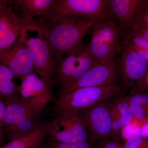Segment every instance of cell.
Returning a JSON list of instances; mask_svg holds the SVG:
<instances>
[{
	"mask_svg": "<svg viewBox=\"0 0 148 148\" xmlns=\"http://www.w3.org/2000/svg\"><path fill=\"white\" fill-rule=\"evenodd\" d=\"M95 21L90 17L72 15L35 21L42 29L52 55L58 61L82 42Z\"/></svg>",
	"mask_w": 148,
	"mask_h": 148,
	"instance_id": "cell-1",
	"label": "cell"
},
{
	"mask_svg": "<svg viewBox=\"0 0 148 148\" xmlns=\"http://www.w3.org/2000/svg\"><path fill=\"white\" fill-rule=\"evenodd\" d=\"M88 49L90 56L101 63L114 61L121 53L123 41L122 32L112 19L96 20L89 32Z\"/></svg>",
	"mask_w": 148,
	"mask_h": 148,
	"instance_id": "cell-2",
	"label": "cell"
},
{
	"mask_svg": "<svg viewBox=\"0 0 148 148\" xmlns=\"http://www.w3.org/2000/svg\"><path fill=\"white\" fill-rule=\"evenodd\" d=\"M100 63L90 56L88 43L82 42L57 61L52 77L53 86L58 88L59 92H62Z\"/></svg>",
	"mask_w": 148,
	"mask_h": 148,
	"instance_id": "cell-3",
	"label": "cell"
},
{
	"mask_svg": "<svg viewBox=\"0 0 148 148\" xmlns=\"http://www.w3.org/2000/svg\"><path fill=\"white\" fill-rule=\"evenodd\" d=\"M20 37L26 43L32 57L38 75L52 79L57 61L42 29L34 20L20 25Z\"/></svg>",
	"mask_w": 148,
	"mask_h": 148,
	"instance_id": "cell-4",
	"label": "cell"
},
{
	"mask_svg": "<svg viewBox=\"0 0 148 148\" xmlns=\"http://www.w3.org/2000/svg\"><path fill=\"white\" fill-rule=\"evenodd\" d=\"M121 85L80 88L59 96L54 109L58 115L66 112L84 111L101 101L115 97L122 89Z\"/></svg>",
	"mask_w": 148,
	"mask_h": 148,
	"instance_id": "cell-5",
	"label": "cell"
},
{
	"mask_svg": "<svg viewBox=\"0 0 148 148\" xmlns=\"http://www.w3.org/2000/svg\"><path fill=\"white\" fill-rule=\"evenodd\" d=\"M86 16L96 20L112 19L108 0H54L49 10L35 21L72 16Z\"/></svg>",
	"mask_w": 148,
	"mask_h": 148,
	"instance_id": "cell-6",
	"label": "cell"
},
{
	"mask_svg": "<svg viewBox=\"0 0 148 148\" xmlns=\"http://www.w3.org/2000/svg\"><path fill=\"white\" fill-rule=\"evenodd\" d=\"M5 102L7 111L4 129L10 141L28 134L40 124L38 120L40 112L24 103L21 98Z\"/></svg>",
	"mask_w": 148,
	"mask_h": 148,
	"instance_id": "cell-7",
	"label": "cell"
},
{
	"mask_svg": "<svg viewBox=\"0 0 148 148\" xmlns=\"http://www.w3.org/2000/svg\"><path fill=\"white\" fill-rule=\"evenodd\" d=\"M49 126L51 142L72 144L86 142L88 138V128L80 112L59 114Z\"/></svg>",
	"mask_w": 148,
	"mask_h": 148,
	"instance_id": "cell-8",
	"label": "cell"
},
{
	"mask_svg": "<svg viewBox=\"0 0 148 148\" xmlns=\"http://www.w3.org/2000/svg\"><path fill=\"white\" fill-rule=\"evenodd\" d=\"M18 92L21 100L41 112L54 98L52 79L31 74L20 79Z\"/></svg>",
	"mask_w": 148,
	"mask_h": 148,
	"instance_id": "cell-9",
	"label": "cell"
},
{
	"mask_svg": "<svg viewBox=\"0 0 148 148\" xmlns=\"http://www.w3.org/2000/svg\"><path fill=\"white\" fill-rule=\"evenodd\" d=\"M0 62L20 79L29 74L38 75L32 53L20 36L12 46L0 52Z\"/></svg>",
	"mask_w": 148,
	"mask_h": 148,
	"instance_id": "cell-10",
	"label": "cell"
},
{
	"mask_svg": "<svg viewBox=\"0 0 148 148\" xmlns=\"http://www.w3.org/2000/svg\"><path fill=\"white\" fill-rule=\"evenodd\" d=\"M120 71L123 84L131 90L137 88L148 70V62L132 47L123 45Z\"/></svg>",
	"mask_w": 148,
	"mask_h": 148,
	"instance_id": "cell-11",
	"label": "cell"
},
{
	"mask_svg": "<svg viewBox=\"0 0 148 148\" xmlns=\"http://www.w3.org/2000/svg\"><path fill=\"white\" fill-rule=\"evenodd\" d=\"M117 64L115 61L100 63L88 70L77 82L62 92L59 96L82 87H98L116 84Z\"/></svg>",
	"mask_w": 148,
	"mask_h": 148,
	"instance_id": "cell-12",
	"label": "cell"
},
{
	"mask_svg": "<svg viewBox=\"0 0 148 148\" xmlns=\"http://www.w3.org/2000/svg\"><path fill=\"white\" fill-rule=\"evenodd\" d=\"M108 5L113 19L125 35L148 6V0H108Z\"/></svg>",
	"mask_w": 148,
	"mask_h": 148,
	"instance_id": "cell-13",
	"label": "cell"
},
{
	"mask_svg": "<svg viewBox=\"0 0 148 148\" xmlns=\"http://www.w3.org/2000/svg\"><path fill=\"white\" fill-rule=\"evenodd\" d=\"M83 116L90 132L98 138H105L112 132L111 106L99 103L83 112Z\"/></svg>",
	"mask_w": 148,
	"mask_h": 148,
	"instance_id": "cell-14",
	"label": "cell"
},
{
	"mask_svg": "<svg viewBox=\"0 0 148 148\" xmlns=\"http://www.w3.org/2000/svg\"><path fill=\"white\" fill-rule=\"evenodd\" d=\"M21 34L19 21L7 0L0 1V52L14 44Z\"/></svg>",
	"mask_w": 148,
	"mask_h": 148,
	"instance_id": "cell-15",
	"label": "cell"
},
{
	"mask_svg": "<svg viewBox=\"0 0 148 148\" xmlns=\"http://www.w3.org/2000/svg\"><path fill=\"white\" fill-rule=\"evenodd\" d=\"M20 25L30 23L49 10L54 0H7Z\"/></svg>",
	"mask_w": 148,
	"mask_h": 148,
	"instance_id": "cell-16",
	"label": "cell"
},
{
	"mask_svg": "<svg viewBox=\"0 0 148 148\" xmlns=\"http://www.w3.org/2000/svg\"><path fill=\"white\" fill-rule=\"evenodd\" d=\"M49 132V123H40L24 136L10 141L1 148H36L41 144Z\"/></svg>",
	"mask_w": 148,
	"mask_h": 148,
	"instance_id": "cell-17",
	"label": "cell"
},
{
	"mask_svg": "<svg viewBox=\"0 0 148 148\" xmlns=\"http://www.w3.org/2000/svg\"><path fill=\"white\" fill-rule=\"evenodd\" d=\"M14 73L5 64L0 62L1 101L10 102L20 99L18 86L15 83Z\"/></svg>",
	"mask_w": 148,
	"mask_h": 148,
	"instance_id": "cell-18",
	"label": "cell"
},
{
	"mask_svg": "<svg viewBox=\"0 0 148 148\" xmlns=\"http://www.w3.org/2000/svg\"><path fill=\"white\" fill-rule=\"evenodd\" d=\"M111 106L112 110L118 117L122 128L135 119L130 111L126 96L116 98Z\"/></svg>",
	"mask_w": 148,
	"mask_h": 148,
	"instance_id": "cell-19",
	"label": "cell"
},
{
	"mask_svg": "<svg viewBox=\"0 0 148 148\" xmlns=\"http://www.w3.org/2000/svg\"><path fill=\"white\" fill-rule=\"evenodd\" d=\"M126 96L130 111L136 120L143 121L148 118V110L140 101L134 90Z\"/></svg>",
	"mask_w": 148,
	"mask_h": 148,
	"instance_id": "cell-20",
	"label": "cell"
},
{
	"mask_svg": "<svg viewBox=\"0 0 148 148\" xmlns=\"http://www.w3.org/2000/svg\"><path fill=\"white\" fill-rule=\"evenodd\" d=\"M148 27V6L138 16L134 24H132L129 32L139 28Z\"/></svg>",
	"mask_w": 148,
	"mask_h": 148,
	"instance_id": "cell-21",
	"label": "cell"
},
{
	"mask_svg": "<svg viewBox=\"0 0 148 148\" xmlns=\"http://www.w3.org/2000/svg\"><path fill=\"white\" fill-rule=\"evenodd\" d=\"M48 147L49 148H90V145L87 142L72 144L51 142Z\"/></svg>",
	"mask_w": 148,
	"mask_h": 148,
	"instance_id": "cell-22",
	"label": "cell"
},
{
	"mask_svg": "<svg viewBox=\"0 0 148 148\" xmlns=\"http://www.w3.org/2000/svg\"><path fill=\"white\" fill-rule=\"evenodd\" d=\"M112 132L111 134L114 138H118L120 135H121L122 127L120 122L116 114L112 111Z\"/></svg>",
	"mask_w": 148,
	"mask_h": 148,
	"instance_id": "cell-23",
	"label": "cell"
},
{
	"mask_svg": "<svg viewBox=\"0 0 148 148\" xmlns=\"http://www.w3.org/2000/svg\"><path fill=\"white\" fill-rule=\"evenodd\" d=\"M7 111V104L4 101H0V130L1 143L3 141L4 136L5 135L4 129L5 121Z\"/></svg>",
	"mask_w": 148,
	"mask_h": 148,
	"instance_id": "cell-24",
	"label": "cell"
},
{
	"mask_svg": "<svg viewBox=\"0 0 148 148\" xmlns=\"http://www.w3.org/2000/svg\"><path fill=\"white\" fill-rule=\"evenodd\" d=\"M121 137L127 140L135 136V127L133 121L129 124L125 125L122 129Z\"/></svg>",
	"mask_w": 148,
	"mask_h": 148,
	"instance_id": "cell-25",
	"label": "cell"
},
{
	"mask_svg": "<svg viewBox=\"0 0 148 148\" xmlns=\"http://www.w3.org/2000/svg\"><path fill=\"white\" fill-rule=\"evenodd\" d=\"M140 136L144 138H148V118L142 123Z\"/></svg>",
	"mask_w": 148,
	"mask_h": 148,
	"instance_id": "cell-26",
	"label": "cell"
},
{
	"mask_svg": "<svg viewBox=\"0 0 148 148\" xmlns=\"http://www.w3.org/2000/svg\"><path fill=\"white\" fill-rule=\"evenodd\" d=\"M137 88L148 90V70L145 75L138 85Z\"/></svg>",
	"mask_w": 148,
	"mask_h": 148,
	"instance_id": "cell-27",
	"label": "cell"
},
{
	"mask_svg": "<svg viewBox=\"0 0 148 148\" xmlns=\"http://www.w3.org/2000/svg\"><path fill=\"white\" fill-rule=\"evenodd\" d=\"M130 32H134L140 34L148 40V28H139V29L131 30Z\"/></svg>",
	"mask_w": 148,
	"mask_h": 148,
	"instance_id": "cell-28",
	"label": "cell"
},
{
	"mask_svg": "<svg viewBox=\"0 0 148 148\" xmlns=\"http://www.w3.org/2000/svg\"><path fill=\"white\" fill-rule=\"evenodd\" d=\"M102 148H123V145H121L118 142H107L103 144Z\"/></svg>",
	"mask_w": 148,
	"mask_h": 148,
	"instance_id": "cell-29",
	"label": "cell"
},
{
	"mask_svg": "<svg viewBox=\"0 0 148 148\" xmlns=\"http://www.w3.org/2000/svg\"><path fill=\"white\" fill-rule=\"evenodd\" d=\"M129 46L132 47L135 51H137L140 55L142 56L143 57H144L146 59V61L148 62V50L140 49L131 46Z\"/></svg>",
	"mask_w": 148,
	"mask_h": 148,
	"instance_id": "cell-30",
	"label": "cell"
},
{
	"mask_svg": "<svg viewBox=\"0 0 148 148\" xmlns=\"http://www.w3.org/2000/svg\"><path fill=\"white\" fill-rule=\"evenodd\" d=\"M42 148H49V147H42Z\"/></svg>",
	"mask_w": 148,
	"mask_h": 148,
	"instance_id": "cell-31",
	"label": "cell"
},
{
	"mask_svg": "<svg viewBox=\"0 0 148 148\" xmlns=\"http://www.w3.org/2000/svg\"><path fill=\"white\" fill-rule=\"evenodd\" d=\"M147 148H148V147H147Z\"/></svg>",
	"mask_w": 148,
	"mask_h": 148,
	"instance_id": "cell-32",
	"label": "cell"
}]
</instances>
